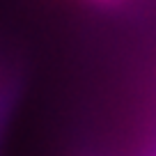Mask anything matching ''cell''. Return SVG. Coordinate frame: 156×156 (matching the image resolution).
<instances>
[{"mask_svg": "<svg viewBox=\"0 0 156 156\" xmlns=\"http://www.w3.org/2000/svg\"><path fill=\"white\" fill-rule=\"evenodd\" d=\"M94 2H110V0H94Z\"/></svg>", "mask_w": 156, "mask_h": 156, "instance_id": "cell-1", "label": "cell"}]
</instances>
